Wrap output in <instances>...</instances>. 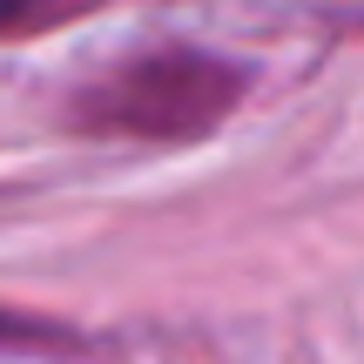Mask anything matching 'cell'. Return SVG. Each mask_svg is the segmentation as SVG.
I'll use <instances>...</instances> for the list:
<instances>
[{
    "mask_svg": "<svg viewBox=\"0 0 364 364\" xmlns=\"http://www.w3.org/2000/svg\"><path fill=\"white\" fill-rule=\"evenodd\" d=\"M88 7H102V0H0V34H48Z\"/></svg>",
    "mask_w": 364,
    "mask_h": 364,
    "instance_id": "7a4b0ae2",
    "label": "cell"
},
{
    "mask_svg": "<svg viewBox=\"0 0 364 364\" xmlns=\"http://www.w3.org/2000/svg\"><path fill=\"white\" fill-rule=\"evenodd\" d=\"M0 331H14V324H0Z\"/></svg>",
    "mask_w": 364,
    "mask_h": 364,
    "instance_id": "3957f363",
    "label": "cell"
},
{
    "mask_svg": "<svg viewBox=\"0 0 364 364\" xmlns=\"http://www.w3.org/2000/svg\"><path fill=\"white\" fill-rule=\"evenodd\" d=\"M243 75L209 54H189V48H169V54H142L129 61L102 95H95L88 122L102 129H142V135H182V129H203L216 122L223 108L236 102Z\"/></svg>",
    "mask_w": 364,
    "mask_h": 364,
    "instance_id": "6da1fadb",
    "label": "cell"
}]
</instances>
